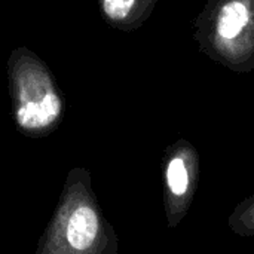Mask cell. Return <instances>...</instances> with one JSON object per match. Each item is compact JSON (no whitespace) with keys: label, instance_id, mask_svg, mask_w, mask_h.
Wrapping results in <instances>:
<instances>
[{"label":"cell","instance_id":"cell-4","mask_svg":"<svg viewBox=\"0 0 254 254\" xmlns=\"http://www.w3.org/2000/svg\"><path fill=\"white\" fill-rule=\"evenodd\" d=\"M249 21V10L243 1L228 3L217 19V33L225 39L237 37Z\"/></svg>","mask_w":254,"mask_h":254},{"label":"cell","instance_id":"cell-3","mask_svg":"<svg viewBox=\"0 0 254 254\" xmlns=\"http://www.w3.org/2000/svg\"><path fill=\"white\" fill-rule=\"evenodd\" d=\"M61 115V100L48 80L21 79L18 82L16 125L31 137L49 132Z\"/></svg>","mask_w":254,"mask_h":254},{"label":"cell","instance_id":"cell-1","mask_svg":"<svg viewBox=\"0 0 254 254\" xmlns=\"http://www.w3.org/2000/svg\"><path fill=\"white\" fill-rule=\"evenodd\" d=\"M36 254H119L118 235L100 207L86 168L68 171Z\"/></svg>","mask_w":254,"mask_h":254},{"label":"cell","instance_id":"cell-5","mask_svg":"<svg viewBox=\"0 0 254 254\" xmlns=\"http://www.w3.org/2000/svg\"><path fill=\"white\" fill-rule=\"evenodd\" d=\"M229 228L241 237H254V195L244 199L229 216Z\"/></svg>","mask_w":254,"mask_h":254},{"label":"cell","instance_id":"cell-2","mask_svg":"<svg viewBox=\"0 0 254 254\" xmlns=\"http://www.w3.org/2000/svg\"><path fill=\"white\" fill-rule=\"evenodd\" d=\"M199 156L186 140L164 153V207L168 228L174 229L186 217L198 189Z\"/></svg>","mask_w":254,"mask_h":254},{"label":"cell","instance_id":"cell-6","mask_svg":"<svg viewBox=\"0 0 254 254\" xmlns=\"http://www.w3.org/2000/svg\"><path fill=\"white\" fill-rule=\"evenodd\" d=\"M135 0H104V10L112 19L125 18L132 9Z\"/></svg>","mask_w":254,"mask_h":254}]
</instances>
